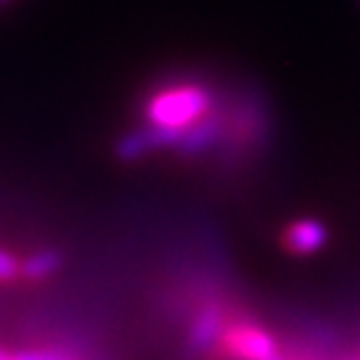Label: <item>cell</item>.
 Masks as SVG:
<instances>
[{
  "instance_id": "obj_9",
  "label": "cell",
  "mask_w": 360,
  "mask_h": 360,
  "mask_svg": "<svg viewBox=\"0 0 360 360\" xmlns=\"http://www.w3.org/2000/svg\"><path fill=\"white\" fill-rule=\"evenodd\" d=\"M20 278V260L0 248V283H13Z\"/></svg>"
},
{
  "instance_id": "obj_10",
  "label": "cell",
  "mask_w": 360,
  "mask_h": 360,
  "mask_svg": "<svg viewBox=\"0 0 360 360\" xmlns=\"http://www.w3.org/2000/svg\"><path fill=\"white\" fill-rule=\"evenodd\" d=\"M6 3H11V0H0V6H6Z\"/></svg>"
},
{
  "instance_id": "obj_1",
  "label": "cell",
  "mask_w": 360,
  "mask_h": 360,
  "mask_svg": "<svg viewBox=\"0 0 360 360\" xmlns=\"http://www.w3.org/2000/svg\"><path fill=\"white\" fill-rule=\"evenodd\" d=\"M213 110V96L210 90L193 80L183 83H170L158 88L143 105L146 123L163 125V128H178L186 130L202 115Z\"/></svg>"
},
{
  "instance_id": "obj_8",
  "label": "cell",
  "mask_w": 360,
  "mask_h": 360,
  "mask_svg": "<svg viewBox=\"0 0 360 360\" xmlns=\"http://www.w3.org/2000/svg\"><path fill=\"white\" fill-rule=\"evenodd\" d=\"M13 360H78V358H73L70 353L58 348H30V350H15Z\"/></svg>"
},
{
  "instance_id": "obj_5",
  "label": "cell",
  "mask_w": 360,
  "mask_h": 360,
  "mask_svg": "<svg viewBox=\"0 0 360 360\" xmlns=\"http://www.w3.org/2000/svg\"><path fill=\"white\" fill-rule=\"evenodd\" d=\"M328 228L318 218H298L288 223L281 233V245L285 253L295 258H308V255L321 253L328 245Z\"/></svg>"
},
{
  "instance_id": "obj_6",
  "label": "cell",
  "mask_w": 360,
  "mask_h": 360,
  "mask_svg": "<svg viewBox=\"0 0 360 360\" xmlns=\"http://www.w3.org/2000/svg\"><path fill=\"white\" fill-rule=\"evenodd\" d=\"M223 138H225V118L220 112L210 110L208 115H202L200 120H195V123L183 130L175 150L183 158H195V155L213 150Z\"/></svg>"
},
{
  "instance_id": "obj_2",
  "label": "cell",
  "mask_w": 360,
  "mask_h": 360,
  "mask_svg": "<svg viewBox=\"0 0 360 360\" xmlns=\"http://www.w3.org/2000/svg\"><path fill=\"white\" fill-rule=\"evenodd\" d=\"M281 355V340L268 328L248 315H231L218 345L210 358L220 360H276Z\"/></svg>"
},
{
  "instance_id": "obj_3",
  "label": "cell",
  "mask_w": 360,
  "mask_h": 360,
  "mask_svg": "<svg viewBox=\"0 0 360 360\" xmlns=\"http://www.w3.org/2000/svg\"><path fill=\"white\" fill-rule=\"evenodd\" d=\"M231 310L225 308L223 300H208L193 313L191 323H188L186 340L183 348L191 358H210V353L218 345L220 335H223L225 326L231 321Z\"/></svg>"
},
{
  "instance_id": "obj_7",
  "label": "cell",
  "mask_w": 360,
  "mask_h": 360,
  "mask_svg": "<svg viewBox=\"0 0 360 360\" xmlns=\"http://www.w3.org/2000/svg\"><path fill=\"white\" fill-rule=\"evenodd\" d=\"M63 263V255L53 248H43V250H35V253L25 255L20 260V278L25 281H45V278H51L53 273H58Z\"/></svg>"
},
{
  "instance_id": "obj_4",
  "label": "cell",
  "mask_w": 360,
  "mask_h": 360,
  "mask_svg": "<svg viewBox=\"0 0 360 360\" xmlns=\"http://www.w3.org/2000/svg\"><path fill=\"white\" fill-rule=\"evenodd\" d=\"M180 135L183 130L178 128H163V125H153L143 123L138 128L128 130L125 135H120L118 143H115V155L125 163H133V160H141L146 155H153L158 150H170L180 143Z\"/></svg>"
}]
</instances>
